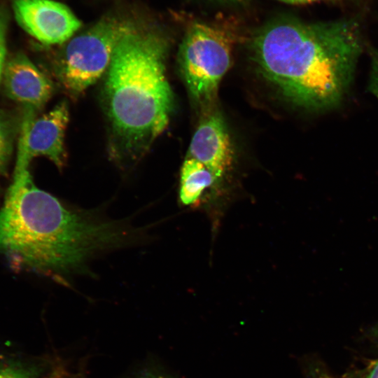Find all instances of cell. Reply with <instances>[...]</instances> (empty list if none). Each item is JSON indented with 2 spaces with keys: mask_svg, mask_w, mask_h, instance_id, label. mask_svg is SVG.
<instances>
[{
  "mask_svg": "<svg viewBox=\"0 0 378 378\" xmlns=\"http://www.w3.org/2000/svg\"><path fill=\"white\" fill-rule=\"evenodd\" d=\"M262 75L293 104L312 110L337 106L363 48L359 21L307 22L293 17L268 22L251 41Z\"/></svg>",
  "mask_w": 378,
  "mask_h": 378,
  "instance_id": "6da1fadb",
  "label": "cell"
},
{
  "mask_svg": "<svg viewBox=\"0 0 378 378\" xmlns=\"http://www.w3.org/2000/svg\"><path fill=\"white\" fill-rule=\"evenodd\" d=\"M125 232L64 207L37 188L29 169L14 171L0 210V252L14 263L66 274L83 267L95 252L123 243Z\"/></svg>",
  "mask_w": 378,
  "mask_h": 378,
  "instance_id": "7a4b0ae2",
  "label": "cell"
},
{
  "mask_svg": "<svg viewBox=\"0 0 378 378\" xmlns=\"http://www.w3.org/2000/svg\"><path fill=\"white\" fill-rule=\"evenodd\" d=\"M167 50L162 32L139 24L115 48L104 98L120 155H141L169 123L173 94L165 74Z\"/></svg>",
  "mask_w": 378,
  "mask_h": 378,
  "instance_id": "3957f363",
  "label": "cell"
},
{
  "mask_svg": "<svg viewBox=\"0 0 378 378\" xmlns=\"http://www.w3.org/2000/svg\"><path fill=\"white\" fill-rule=\"evenodd\" d=\"M139 24L118 14L104 16L72 38L61 57L59 77L71 94H79L107 71L121 38Z\"/></svg>",
  "mask_w": 378,
  "mask_h": 378,
  "instance_id": "277c9868",
  "label": "cell"
},
{
  "mask_svg": "<svg viewBox=\"0 0 378 378\" xmlns=\"http://www.w3.org/2000/svg\"><path fill=\"white\" fill-rule=\"evenodd\" d=\"M232 39L223 29L196 22L188 29L179 49L181 70L196 100L211 101L231 64Z\"/></svg>",
  "mask_w": 378,
  "mask_h": 378,
  "instance_id": "5b68a950",
  "label": "cell"
},
{
  "mask_svg": "<svg viewBox=\"0 0 378 378\" xmlns=\"http://www.w3.org/2000/svg\"><path fill=\"white\" fill-rule=\"evenodd\" d=\"M27 108L21 127L16 160L30 163L34 158L44 156L62 167L65 160L64 132L69 120L66 104L62 102L37 118L34 109Z\"/></svg>",
  "mask_w": 378,
  "mask_h": 378,
  "instance_id": "8992f818",
  "label": "cell"
},
{
  "mask_svg": "<svg viewBox=\"0 0 378 378\" xmlns=\"http://www.w3.org/2000/svg\"><path fill=\"white\" fill-rule=\"evenodd\" d=\"M13 10L18 24L47 45L66 41L81 25L66 6L54 0H14Z\"/></svg>",
  "mask_w": 378,
  "mask_h": 378,
  "instance_id": "52a82bcc",
  "label": "cell"
},
{
  "mask_svg": "<svg viewBox=\"0 0 378 378\" xmlns=\"http://www.w3.org/2000/svg\"><path fill=\"white\" fill-rule=\"evenodd\" d=\"M232 154L221 116L216 113L208 115L200 122L192 138L187 158L200 162L219 178L230 166Z\"/></svg>",
  "mask_w": 378,
  "mask_h": 378,
  "instance_id": "ba28073f",
  "label": "cell"
},
{
  "mask_svg": "<svg viewBox=\"0 0 378 378\" xmlns=\"http://www.w3.org/2000/svg\"><path fill=\"white\" fill-rule=\"evenodd\" d=\"M2 80L7 95L29 108H38L51 97L50 80L24 55L6 62Z\"/></svg>",
  "mask_w": 378,
  "mask_h": 378,
  "instance_id": "9c48e42d",
  "label": "cell"
},
{
  "mask_svg": "<svg viewBox=\"0 0 378 378\" xmlns=\"http://www.w3.org/2000/svg\"><path fill=\"white\" fill-rule=\"evenodd\" d=\"M218 178L214 173L197 160L186 158L181 172L179 197L185 205L195 203L203 191Z\"/></svg>",
  "mask_w": 378,
  "mask_h": 378,
  "instance_id": "30bf717a",
  "label": "cell"
},
{
  "mask_svg": "<svg viewBox=\"0 0 378 378\" xmlns=\"http://www.w3.org/2000/svg\"><path fill=\"white\" fill-rule=\"evenodd\" d=\"M38 374V370L35 367L17 363L0 365V378H37Z\"/></svg>",
  "mask_w": 378,
  "mask_h": 378,
  "instance_id": "8fae6325",
  "label": "cell"
},
{
  "mask_svg": "<svg viewBox=\"0 0 378 378\" xmlns=\"http://www.w3.org/2000/svg\"><path fill=\"white\" fill-rule=\"evenodd\" d=\"M371 71L368 90L378 99V48H370Z\"/></svg>",
  "mask_w": 378,
  "mask_h": 378,
  "instance_id": "7c38bea8",
  "label": "cell"
},
{
  "mask_svg": "<svg viewBox=\"0 0 378 378\" xmlns=\"http://www.w3.org/2000/svg\"><path fill=\"white\" fill-rule=\"evenodd\" d=\"M9 145L7 130L0 120V173L5 170L10 150Z\"/></svg>",
  "mask_w": 378,
  "mask_h": 378,
  "instance_id": "4fadbf2b",
  "label": "cell"
},
{
  "mask_svg": "<svg viewBox=\"0 0 378 378\" xmlns=\"http://www.w3.org/2000/svg\"><path fill=\"white\" fill-rule=\"evenodd\" d=\"M6 47L4 28L0 27V83L2 81L3 73L6 64Z\"/></svg>",
  "mask_w": 378,
  "mask_h": 378,
  "instance_id": "5bb4252c",
  "label": "cell"
},
{
  "mask_svg": "<svg viewBox=\"0 0 378 378\" xmlns=\"http://www.w3.org/2000/svg\"><path fill=\"white\" fill-rule=\"evenodd\" d=\"M363 378H378V359L370 363Z\"/></svg>",
  "mask_w": 378,
  "mask_h": 378,
  "instance_id": "9a60e30c",
  "label": "cell"
},
{
  "mask_svg": "<svg viewBox=\"0 0 378 378\" xmlns=\"http://www.w3.org/2000/svg\"><path fill=\"white\" fill-rule=\"evenodd\" d=\"M280 2L288 4H309L318 1H340V0H276Z\"/></svg>",
  "mask_w": 378,
  "mask_h": 378,
  "instance_id": "2e32d148",
  "label": "cell"
},
{
  "mask_svg": "<svg viewBox=\"0 0 378 378\" xmlns=\"http://www.w3.org/2000/svg\"><path fill=\"white\" fill-rule=\"evenodd\" d=\"M313 378H335L329 373L323 371V370H318L317 372H315V374Z\"/></svg>",
  "mask_w": 378,
  "mask_h": 378,
  "instance_id": "e0dca14e",
  "label": "cell"
},
{
  "mask_svg": "<svg viewBox=\"0 0 378 378\" xmlns=\"http://www.w3.org/2000/svg\"><path fill=\"white\" fill-rule=\"evenodd\" d=\"M141 378H161V377L156 376L155 374H153L148 373L144 375Z\"/></svg>",
  "mask_w": 378,
  "mask_h": 378,
  "instance_id": "ac0fdd59",
  "label": "cell"
},
{
  "mask_svg": "<svg viewBox=\"0 0 378 378\" xmlns=\"http://www.w3.org/2000/svg\"><path fill=\"white\" fill-rule=\"evenodd\" d=\"M221 1H226V2H230V3H241L244 0H221Z\"/></svg>",
  "mask_w": 378,
  "mask_h": 378,
  "instance_id": "d6986e66",
  "label": "cell"
},
{
  "mask_svg": "<svg viewBox=\"0 0 378 378\" xmlns=\"http://www.w3.org/2000/svg\"><path fill=\"white\" fill-rule=\"evenodd\" d=\"M4 24H3V22H2V20L0 18V27H4Z\"/></svg>",
  "mask_w": 378,
  "mask_h": 378,
  "instance_id": "ffe728a7",
  "label": "cell"
},
{
  "mask_svg": "<svg viewBox=\"0 0 378 378\" xmlns=\"http://www.w3.org/2000/svg\"><path fill=\"white\" fill-rule=\"evenodd\" d=\"M375 332V333H374V334H375V335H376V336L377 337V338H378V327H377V328H376V330H375V332Z\"/></svg>",
  "mask_w": 378,
  "mask_h": 378,
  "instance_id": "44dd1931",
  "label": "cell"
},
{
  "mask_svg": "<svg viewBox=\"0 0 378 378\" xmlns=\"http://www.w3.org/2000/svg\"><path fill=\"white\" fill-rule=\"evenodd\" d=\"M47 378H56V377H52V376H48Z\"/></svg>",
  "mask_w": 378,
  "mask_h": 378,
  "instance_id": "7402d4cb",
  "label": "cell"
}]
</instances>
